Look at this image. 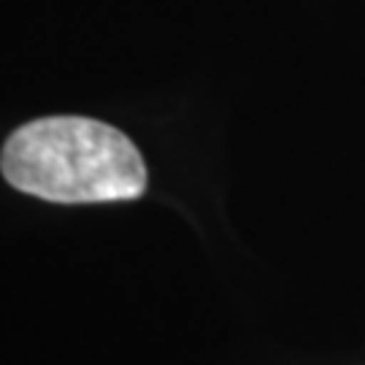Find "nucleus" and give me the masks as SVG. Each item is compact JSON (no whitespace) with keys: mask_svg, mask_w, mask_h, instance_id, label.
I'll return each mask as SVG.
<instances>
[{"mask_svg":"<svg viewBox=\"0 0 365 365\" xmlns=\"http://www.w3.org/2000/svg\"><path fill=\"white\" fill-rule=\"evenodd\" d=\"M0 170L14 190L60 206L135 200L146 163L122 130L90 117H43L9 135Z\"/></svg>","mask_w":365,"mask_h":365,"instance_id":"1","label":"nucleus"}]
</instances>
